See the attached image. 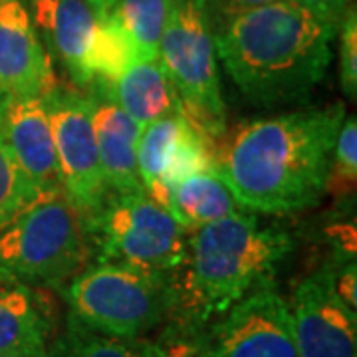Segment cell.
Returning a JSON list of instances; mask_svg holds the SVG:
<instances>
[{
    "mask_svg": "<svg viewBox=\"0 0 357 357\" xmlns=\"http://www.w3.org/2000/svg\"><path fill=\"white\" fill-rule=\"evenodd\" d=\"M345 117L342 103L307 107L225 131L215 173L236 203L255 213L290 215L319 203Z\"/></svg>",
    "mask_w": 357,
    "mask_h": 357,
    "instance_id": "obj_1",
    "label": "cell"
},
{
    "mask_svg": "<svg viewBox=\"0 0 357 357\" xmlns=\"http://www.w3.org/2000/svg\"><path fill=\"white\" fill-rule=\"evenodd\" d=\"M337 26L294 0L218 20L217 58L248 100L262 105L306 98L332 64Z\"/></svg>",
    "mask_w": 357,
    "mask_h": 357,
    "instance_id": "obj_2",
    "label": "cell"
},
{
    "mask_svg": "<svg viewBox=\"0 0 357 357\" xmlns=\"http://www.w3.org/2000/svg\"><path fill=\"white\" fill-rule=\"evenodd\" d=\"M292 250L288 232L244 213L189 230L185 262L173 274L171 318L204 328L246 294L272 280Z\"/></svg>",
    "mask_w": 357,
    "mask_h": 357,
    "instance_id": "obj_3",
    "label": "cell"
},
{
    "mask_svg": "<svg viewBox=\"0 0 357 357\" xmlns=\"http://www.w3.org/2000/svg\"><path fill=\"white\" fill-rule=\"evenodd\" d=\"M70 316L93 332L137 342L173 316V276L96 262L66 284Z\"/></svg>",
    "mask_w": 357,
    "mask_h": 357,
    "instance_id": "obj_4",
    "label": "cell"
},
{
    "mask_svg": "<svg viewBox=\"0 0 357 357\" xmlns=\"http://www.w3.org/2000/svg\"><path fill=\"white\" fill-rule=\"evenodd\" d=\"M91 256L86 218L64 192L42 199L0 232V276L62 288Z\"/></svg>",
    "mask_w": 357,
    "mask_h": 357,
    "instance_id": "obj_5",
    "label": "cell"
},
{
    "mask_svg": "<svg viewBox=\"0 0 357 357\" xmlns=\"http://www.w3.org/2000/svg\"><path fill=\"white\" fill-rule=\"evenodd\" d=\"M213 28L204 0H175L159 40L157 62L177 93L181 114L217 149L227 131V112Z\"/></svg>",
    "mask_w": 357,
    "mask_h": 357,
    "instance_id": "obj_6",
    "label": "cell"
},
{
    "mask_svg": "<svg viewBox=\"0 0 357 357\" xmlns=\"http://www.w3.org/2000/svg\"><path fill=\"white\" fill-rule=\"evenodd\" d=\"M86 229L98 262L173 276L187 256L189 230L145 191L109 192Z\"/></svg>",
    "mask_w": 357,
    "mask_h": 357,
    "instance_id": "obj_7",
    "label": "cell"
},
{
    "mask_svg": "<svg viewBox=\"0 0 357 357\" xmlns=\"http://www.w3.org/2000/svg\"><path fill=\"white\" fill-rule=\"evenodd\" d=\"M44 102L50 114L62 192L79 215L88 218L109 195L91 121V100L56 84L44 96Z\"/></svg>",
    "mask_w": 357,
    "mask_h": 357,
    "instance_id": "obj_8",
    "label": "cell"
},
{
    "mask_svg": "<svg viewBox=\"0 0 357 357\" xmlns=\"http://www.w3.org/2000/svg\"><path fill=\"white\" fill-rule=\"evenodd\" d=\"M215 357H298L290 304L270 280L206 332Z\"/></svg>",
    "mask_w": 357,
    "mask_h": 357,
    "instance_id": "obj_9",
    "label": "cell"
},
{
    "mask_svg": "<svg viewBox=\"0 0 357 357\" xmlns=\"http://www.w3.org/2000/svg\"><path fill=\"white\" fill-rule=\"evenodd\" d=\"M288 304L298 357H357V312L337 296L330 266L300 282Z\"/></svg>",
    "mask_w": 357,
    "mask_h": 357,
    "instance_id": "obj_10",
    "label": "cell"
},
{
    "mask_svg": "<svg viewBox=\"0 0 357 357\" xmlns=\"http://www.w3.org/2000/svg\"><path fill=\"white\" fill-rule=\"evenodd\" d=\"M0 133L42 199L62 192L50 114L42 96L14 98L0 93Z\"/></svg>",
    "mask_w": 357,
    "mask_h": 357,
    "instance_id": "obj_11",
    "label": "cell"
},
{
    "mask_svg": "<svg viewBox=\"0 0 357 357\" xmlns=\"http://www.w3.org/2000/svg\"><path fill=\"white\" fill-rule=\"evenodd\" d=\"M52 62L22 0H0V93L44 98L58 84Z\"/></svg>",
    "mask_w": 357,
    "mask_h": 357,
    "instance_id": "obj_12",
    "label": "cell"
},
{
    "mask_svg": "<svg viewBox=\"0 0 357 357\" xmlns=\"http://www.w3.org/2000/svg\"><path fill=\"white\" fill-rule=\"evenodd\" d=\"M32 24L52 60L64 66L77 88H88L89 58L100 34L102 16L86 0H30Z\"/></svg>",
    "mask_w": 357,
    "mask_h": 357,
    "instance_id": "obj_13",
    "label": "cell"
},
{
    "mask_svg": "<svg viewBox=\"0 0 357 357\" xmlns=\"http://www.w3.org/2000/svg\"><path fill=\"white\" fill-rule=\"evenodd\" d=\"M88 89L91 121L107 189L109 192L145 191L137 169L139 126L103 91L98 88Z\"/></svg>",
    "mask_w": 357,
    "mask_h": 357,
    "instance_id": "obj_14",
    "label": "cell"
},
{
    "mask_svg": "<svg viewBox=\"0 0 357 357\" xmlns=\"http://www.w3.org/2000/svg\"><path fill=\"white\" fill-rule=\"evenodd\" d=\"M58 314L38 286L0 276V356L46 349Z\"/></svg>",
    "mask_w": 357,
    "mask_h": 357,
    "instance_id": "obj_15",
    "label": "cell"
},
{
    "mask_svg": "<svg viewBox=\"0 0 357 357\" xmlns=\"http://www.w3.org/2000/svg\"><path fill=\"white\" fill-rule=\"evenodd\" d=\"M89 88H98L114 100L139 129L155 119L181 112L177 93L157 60L139 58L114 82H93Z\"/></svg>",
    "mask_w": 357,
    "mask_h": 357,
    "instance_id": "obj_16",
    "label": "cell"
},
{
    "mask_svg": "<svg viewBox=\"0 0 357 357\" xmlns=\"http://www.w3.org/2000/svg\"><path fill=\"white\" fill-rule=\"evenodd\" d=\"M236 199L215 171H204L175 183L167 195V211L185 230L201 229L238 213Z\"/></svg>",
    "mask_w": 357,
    "mask_h": 357,
    "instance_id": "obj_17",
    "label": "cell"
},
{
    "mask_svg": "<svg viewBox=\"0 0 357 357\" xmlns=\"http://www.w3.org/2000/svg\"><path fill=\"white\" fill-rule=\"evenodd\" d=\"M185 126H187L185 115L177 112L161 119H155L139 131L137 137L139 178L145 192L151 195L157 203H161V178L165 173L169 155L181 137Z\"/></svg>",
    "mask_w": 357,
    "mask_h": 357,
    "instance_id": "obj_18",
    "label": "cell"
},
{
    "mask_svg": "<svg viewBox=\"0 0 357 357\" xmlns=\"http://www.w3.org/2000/svg\"><path fill=\"white\" fill-rule=\"evenodd\" d=\"M173 2L175 0H117L107 16L126 30L143 60H157L159 40Z\"/></svg>",
    "mask_w": 357,
    "mask_h": 357,
    "instance_id": "obj_19",
    "label": "cell"
},
{
    "mask_svg": "<svg viewBox=\"0 0 357 357\" xmlns=\"http://www.w3.org/2000/svg\"><path fill=\"white\" fill-rule=\"evenodd\" d=\"M56 357H145L139 342L117 340L93 332L76 318H68L64 335L56 342Z\"/></svg>",
    "mask_w": 357,
    "mask_h": 357,
    "instance_id": "obj_20",
    "label": "cell"
},
{
    "mask_svg": "<svg viewBox=\"0 0 357 357\" xmlns=\"http://www.w3.org/2000/svg\"><path fill=\"white\" fill-rule=\"evenodd\" d=\"M38 201L40 192L20 171L0 133V232Z\"/></svg>",
    "mask_w": 357,
    "mask_h": 357,
    "instance_id": "obj_21",
    "label": "cell"
},
{
    "mask_svg": "<svg viewBox=\"0 0 357 357\" xmlns=\"http://www.w3.org/2000/svg\"><path fill=\"white\" fill-rule=\"evenodd\" d=\"M145 357H215L206 330L171 318L153 342L141 344Z\"/></svg>",
    "mask_w": 357,
    "mask_h": 357,
    "instance_id": "obj_22",
    "label": "cell"
},
{
    "mask_svg": "<svg viewBox=\"0 0 357 357\" xmlns=\"http://www.w3.org/2000/svg\"><path fill=\"white\" fill-rule=\"evenodd\" d=\"M357 181V121L354 115H345L333 147L330 175L326 191L332 192L333 199H345L356 191Z\"/></svg>",
    "mask_w": 357,
    "mask_h": 357,
    "instance_id": "obj_23",
    "label": "cell"
},
{
    "mask_svg": "<svg viewBox=\"0 0 357 357\" xmlns=\"http://www.w3.org/2000/svg\"><path fill=\"white\" fill-rule=\"evenodd\" d=\"M342 22L340 36V79L347 98L357 93V18L356 8H347Z\"/></svg>",
    "mask_w": 357,
    "mask_h": 357,
    "instance_id": "obj_24",
    "label": "cell"
},
{
    "mask_svg": "<svg viewBox=\"0 0 357 357\" xmlns=\"http://www.w3.org/2000/svg\"><path fill=\"white\" fill-rule=\"evenodd\" d=\"M332 280L333 288L337 296L342 298L345 306L349 310L357 312V264L356 258L354 260H337L333 262Z\"/></svg>",
    "mask_w": 357,
    "mask_h": 357,
    "instance_id": "obj_25",
    "label": "cell"
},
{
    "mask_svg": "<svg viewBox=\"0 0 357 357\" xmlns=\"http://www.w3.org/2000/svg\"><path fill=\"white\" fill-rule=\"evenodd\" d=\"M294 2L335 26L340 24V20L349 8V0H294Z\"/></svg>",
    "mask_w": 357,
    "mask_h": 357,
    "instance_id": "obj_26",
    "label": "cell"
},
{
    "mask_svg": "<svg viewBox=\"0 0 357 357\" xmlns=\"http://www.w3.org/2000/svg\"><path fill=\"white\" fill-rule=\"evenodd\" d=\"M272 2H278V0H204L208 14L215 16L217 20L232 16V14L252 10L264 4H272Z\"/></svg>",
    "mask_w": 357,
    "mask_h": 357,
    "instance_id": "obj_27",
    "label": "cell"
},
{
    "mask_svg": "<svg viewBox=\"0 0 357 357\" xmlns=\"http://www.w3.org/2000/svg\"><path fill=\"white\" fill-rule=\"evenodd\" d=\"M86 2H88L89 6L100 14V16H107L109 10L117 4V0H86Z\"/></svg>",
    "mask_w": 357,
    "mask_h": 357,
    "instance_id": "obj_28",
    "label": "cell"
},
{
    "mask_svg": "<svg viewBox=\"0 0 357 357\" xmlns=\"http://www.w3.org/2000/svg\"><path fill=\"white\" fill-rule=\"evenodd\" d=\"M0 357H56L52 351L46 349H30V351H13V354H2Z\"/></svg>",
    "mask_w": 357,
    "mask_h": 357,
    "instance_id": "obj_29",
    "label": "cell"
}]
</instances>
